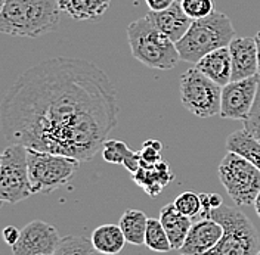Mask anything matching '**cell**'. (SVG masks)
Masks as SVG:
<instances>
[{"label": "cell", "mask_w": 260, "mask_h": 255, "mask_svg": "<svg viewBox=\"0 0 260 255\" xmlns=\"http://www.w3.org/2000/svg\"><path fill=\"white\" fill-rule=\"evenodd\" d=\"M110 77L74 58L45 59L22 72L2 102V131L11 144L93 160L118 123Z\"/></svg>", "instance_id": "1"}, {"label": "cell", "mask_w": 260, "mask_h": 255, "mask_svg": "<svg viewBox=\"0 0 260 255\" xmlns=\"http://www.w3.org/2000/svg\"><path fill=\"white\" fill-rule=\"evenodd\" d=\"M58 0H6L0 8V31L36 39L59 27Z\"/></svg>", "instance_id": "2"}, {"label": "cell", "mask_w": 260, "mask_h": 255, "mask_svg": "<svg viewBox=\"0 0 260 255\" xmlns=\"http://www.w3.org/2000/svg\"><path fill=\"white\" fill-rule=\"evenodd\" d=\"M126 31L132 56L148 68L167 71L182 61L176 43L160 31L148 15L130 22Z\"/></svg>", "instance_id": "3"}, {"label": "cell", "mask_w": 260, "mask_h": 255, "mask_svg": "<svg viewBox=\"0 0 260 255\" xmlns=\"http://www.w3.org/2000/svg\"><path fill=\"white\" fill-rule=\"evenodd\" d=\"M237 37V31L222 12H213L203 19L192 21L189 30L176 43L180 59L197 64L207 53L220 48H228Z\"/></svg>", "instance_id": "4"}, {"label": "cell", "mask_w": 260, "mask_h": 255, "mask_svg": "<svg viewBox=\"0 0 260 255\" xmlns=\"http://www.w3.org/2000/svg\"><path fill=\"white\" fill-rule=\"evenodd\" d=\"M204 218H213L223 227L219 243L207 255L259 254V233L244 212L223 204L210 211Z\"/></svg>", "instance_id": "5"}, {"label": "cell", "mask_w": 260, "mask_h": 255, "mask_svg": "<svg viewBox=\"0 0 260 255\" xmlns=\"http://www.w3.org/2000/svg\"><path fill=\"white\" fill-rule=\"evenodd\" d=\"M219 180L237 207L254 205L260 193V170L243 155L229 152L222 158Z\"/></svg>", "instance_id": "6"}, {"label": "cell", "mask_w": 260, "mask_h": 255, "mask_svg": "<svg viewBox=\"0 0 260 255\" xmlns=\"http://www.w3.org/2000/svg\"><path fill=\"white\" fill-rule=\"evenodd\" d=\"M32 193H50L68 183L80 168V161L52 152L27 149Z\"/></svg>", "instance_id": "7"}, {"label": "cell", "mask_w": 260, "mask_h": 255, "mask_svg": "<svg viewBox=\"0 0 260 255\" xmlns=\"http://www.w3.org/2000/svg\"><path fill=\"white\" fill-rule=\"evenodd\" d=\"M179 90L185 110L195 117L210 118L220 115L222 86L210 80L195 66L182 74Z\"/></svg>", "instance_id": "8"}, {"label": "cell", "mask_w": 260, "mask_h": 255, "mask_svg": "<svg viewBox=\"0 0 260 255\" xmlns=\"http://www.w3.org/2000/svg\"><path fill=\"white\" fill-rule=\"evenodd\" d=\"M31 195L27 148L9 144L0 158V198L3 202L18 204Z\"/></svg>", "instance_id": "9"}, {"label": "cell", "mask_w": 260, "mask_h": 255, "mask_svg": "<svg viewBox=\"0 0 260 255\" xmlns=\"http://www.w3.org/2000/svg\"><path fill=\"white\" fill-rule=\"evenodd\" d=\"M260 77H248L244 80L228 83L222 87V106L220 117L225 120H241L244 121L254 106Z\"/></svg>", "instance_id": "10"}, {"label": "cell", "mask_w": 260, "mask_h": 255, "mask_svg": "<svg viewBox=\"0 0 260 255\" xmlns=\"http://www.w3.org/2000/svg\"><path fill=\"white\" fill-rule=\"evenodd\" d=\"M59 233L52 224L32 220L24 226L12 248V255H52L59 243Z\"/></svg>", "instance_id": "11"}, {"label": "cell", "mask_w": 260, "mask_h": 255, "mask_svg": "<svg viewBox=\"0 0 260 255\" xmlns=\"http://www.w3.org/2000/svg\"><path fill=\"white\" fill-rule=\"evenodd\" d=\"M222 235V224L213 218H198L191 226L186 240L179 251L183 255H207L219 243Z\"/></svg>", "instance_id": "12"}, {"label": "cell", "mask_w": 260, "mask_h": 255, "mask_svg": "<svg viewBox=\"0 0 260 255\" xmlns=\"http://www.w3.org/2000/svg\"><path fill=\"white\" fill-rule=\"evenodd\" d=\"M228 48L232 59V81L257 76L259 61L254 37H235Z\"/></svg>", "instance_id": "13"}, {"label": "cell", "mask_w": 260, "mask_h": 255, "mask_svg": "<svg viewBox=\"0 0 260 255\" xmlns=\"http://www.w3.org/2000/svg\"><path fill=\"white\" fill-rule=\"evenodd\" d=\"M148 18L152 21V24L160 31L164 32L175 43H178L179 40L186 34L192 24V19L183 12L180 0H176L170 8L160 11V12L149 11Z\"/></svg>", "instance_id": "14"}, {"label": "cell", "mask_w": 260, "mask_h": 255, "mask_svg": "<svg viewBox=\"0 0 260 255\" xmlns=\"http://www.w3.org/2000/svg\"><path fill=\"white\" fill-rule=\"evenodd\" d=\"M195 68L219 86H226L232 81V59L229 48L216 49L207 53L195 64Z\"/></svg>", "instance_id": "15"}, {"label": "cell", "mask_w": 260, "mask_h": 255, "mask_svg": "<svg viewBox=\"0 0 260 255\" xmlns=\"http://www.w3.org/2000/svg\"><path fill=\"white\" fill-rule=\"evenodd\" d=\"M160 222H161L162 227L169 236V240L172 243V248L179 251L185 240L186 236L191 230L192 226V218L183 215L182 212H179L175 204H167L160 209Z\"/></svg>", "instance_id": "16"}, {"label": "cell", "mask_w": 260, "mask_h": 255, "mask_svg": "<svg viewBox=\"0 0 260 255\" xmlns=\"http://www.w3.org/2000/svg\"><path fill=\"white\" fill-rule=\"evenodd\" d=\"M133 180L149 196H157L173 180V173L170 171L167 161H160L155 165L141 167L133 174Z\"/></svg>", "instance_id": "17"}, {"label": "cell", "mask_w": 260, "mask_h": 255, "mask_svg": "<svg viewBox=\"0 0 260 255\" xmlns=\"http://www.w3.org/2000/svg\"><path fill=\"white\" fill-rule=\"evenodd\" d=\"M113 0H58L61 12L76 21H92L102 16Z\"/></svg>", "instance_id": "18"}, {"label": "cell", "mask_w": 260, "mask_h": 255, "mask_svg": "<svg viewBox=\"0 0 260 255\" xmlns=\"http://www.w3.org/2000/svg\"><path fill=\"white\" fill-rule=\"evenodd\" d=\"M92 243L93 248L104 254L117 255L124 248L127 242L126 236L118 224H102L92 232Z\"/></svg>", "instance_id": "19"}, {"label": "cell", "mask_w": 260, "mask_h": 255, "mask_svg": "<svg viewBox=\"0 0 260 255\" xmlns=\"http://www.w3.org/2000/svg\"><path fill=\"white\" fill-rule=\"evenodd\" d=\"M226 151L243 155L260 170V142L245 128L231 133L226 139Z\"/></svg>", "instance_id": "20"}, {"label": "cell", "mask_w": 260, "mask_h": 255, "mask_svg": "<svg viewBox=\"0 0 260 255\" xmlns=\"http://www.w3.org/2000/svg\"><path fill=\"white\" fill-rule=\"evenodd\" d=\"M148 217L141 209H126L120 218L118 226L121 227L126 240L132 245H145V233Z\"/></svg>", "instance_id": "21"}, {"label": "cell", "mask_w": 260, "mask_h": 255, "mask_svg": "<svg viewBox=\"0 0 260 255\" xmlns=\"http://www.w3.org/2000/svg\"><path fill=\"white\" fill-rule=\"evenodd\" d=\"M145 246L149 251H154V252H169L173 249L160 218H148Z\"/></svg>", "instance_id": "22"}, {"label": "cell", "mask_w": 260, "mask_h": 255, "mask_svg": "<svg viewBox=\"0 0 260 255\" xmlns=\"http://www.w3.org/2000/svg\"><path fill=\"white\" fill-rule=\"evenodd\" d=\"M92 240L83 236H64L61 238L55 252L52 255H90L93 251Z\"/></svg>", "instance_id": "23"}, {"label": "cell", "mask_w": 260, "mask_h": 255, "mask_svg": "<svg viewBox=\"0 0 260 255\" xmlns=\"http://www.w3.org/2000/svg\"><path fill=\"white\" fill-rule=\"evenodd\" d=\"M101 152H102V158L107 162L114 164V165H118V164L123 165L133 155L135 151H132L123 140L107 139Z\"/></svg>", "instance_id": "24"}, {"label": "cell", "mask_w": 260, "mask_h": 255, "mask_svg": "<svg viewBox=\"0 0 260 255\" xmlns=\"http://www.w3.org/2000/svg\"><path fill=\"white\" fill-rule=\"evenodd\" d=\"M179 212L189 218H197L201 212V198L195 192H183L173 201Z\"/></svg>", "instance_id": "25"}, {"label": "cell", "mask_w": 260, "mask_h": 255, "mask_svg": "<svg viewBox=\"0 0 260 255\" xmlns=\"http://www.w3.org/2000/svg\"><path fill=\"white\" fill-rule=\"evenodd\" d=\"M182 9L192 21L203 19L216 12L214 0H180Z\"/></svg>", "instance_id": "26"}, {"label": "cell", "mask_w": 260, "mask_h": 255, "mask_svg": "<svg viewBox=\"0 0 260 255\" xmlns=\"http://www.w3.org/2000/svg\"><path fill=\"white\" fill-rule=\"evenodd\" d=\"M161 149L162 144L158 140H146L142 151H139L141 154V167H149V165H155L161 160Z\"/></svg>", "instance_id": "27"}, {"label": "cell", "mask_w": 260, "mask_h": 255, "mask_svg": "<svg viewBox=\"0 0 260 255\" xmlns=\"http://www.w3.org/2000/svg\"><path fill=\"white\" fill-rule=\"evenodd\" d=\"M244 128L260 142V83L259 90H257V97L254 102V106L250 112V115L244 120Z\"/></svg>", "instance_id": "28"}, {"label": "cell", "mask_w": 260, "mask_h": 255, "mask_svg": "<svg viewBox=\"0 0 260 255\" xmlns=\"http://www.w3.org/2000/svg\"><path fill=\"white\" fill-rule=\"evenodd\" d=\"M200 198H201V212L197 217V220L204 218L210 211L223 205V198L219 193H200Z\"/></svg>", "instance_id": "29"}, {"label": "cell", "mask_w": 260, "mask_h": 255, "mask_svg": "<svg viewBox=\"0 0 260 255\" xmlns=\"http://www.w3.org/2000/svg\"><path fill=\"white\" fill-rule=\"evenodd\" d=\"M19 236H21V230H18L15 226H6L3 229V239L9 246H14L19 239Z\"/></svg>", "instance_id": "30"}, {"label": "cell", "mask_w": 260, "mask_h": 255, "mask_svg": "<svg viewBox=\"0 0 260 255\" xmlns=\"http://www.w3.org/2000/svg\"><path fill=\"white\" fill-rule=\"evenodd\" d=\"M149 11L152 12H160V11H164L167 8H170L176 0H145Z\"/></svg>", "instance_id": "31"}, {"label": "cell", "mask_w": 260, "mask_h": 255, "mask_svg": "<svg viewBox=\"0 0 260 255\" xmlns=\"http://www.w3.org/2000/svg\"><path fill=\"white\" fill-rule=\"evenodd\" d=\"M254 39H256V46H257V61H259V72H257V76L260 77V31L256 32Z\"/></svg>", "instance_id": "32"}, {"label": "cell", "mask_w": 260, "mask_h": 255, "mask_svg": "<svg viewBox=\"0 0 260 255\" xmlns=\"http://www.w3.org/2000/svg\"><path fill=\"white\" fill-rule=\"evenodd\" d=\"M254 208H256V212H257V217L260 218V193L257 195L256 201H254Z\"/></svg>", "instance_id": "33"}, {"label": "cell", "mask_w": 260, "mask_h": 255, "mask_svg": "<svg viewBox=\"0 0 260 255\" xmlns=\"http://www.w3.org/2000/svg\"><path fill=\"white\" fill-rule=\"evenodd\" d=\"M90 255H111V254H104V252H99V251H96V249H93V251L90 252Z\"/></svg>", "instance_id": "34"}, {"label": "cell", "mask_w": 260, "mask_h": 255, "mask_svg": "<svg viewBox=\"0 0 260 255\" xmlns=\"http://www.w3.org/2000/svg\"><path fill=\"white\" fill-rule=\"evenodd\" d=\"M5 2H6V0H0V8H2V5H3Z\"/></svg>", "instance_id": "35"}, {"label": "cell", "mask_w": 260, "mask_h": 255, "mask_svg": "<svg viewBox=\"0 0 260 255\" xmlns=\"http://www.w3.org/2000/svg\"><path fill=\"white\" fill-rule=\"evenodd\" d=\"M257 255H260V249H259V254H257Z\"/></svg>", "instance_id": "36"}, {"label": "cell", "mask_w": 260, "mask_h": 255, "mask_svg": "<svg viewBox=\"0 0 260 255\" xmlns=\"http://www.w3.org/2000/svg\"><path fill=\"white\" fill-rule=\"evenodd\" d=\"M180 255H183V254H180Z\"/></svg>", "instance_id": "37"}]
</instances>
